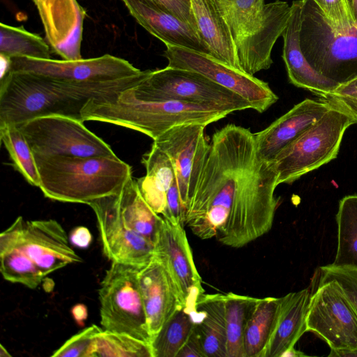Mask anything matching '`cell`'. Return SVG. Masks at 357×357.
<instances>
[{
  "mask_svg": "<svg viewBox=\"0 0 357 357\" xmlns=\"http://www.w3.org/2000/svg\"><path fill=\"white\" fill-rule=\"evenodd\" d=\"M278 174L258 153L249 128L227 124L217 130L190 198L184 225L201 239L242 248L272 227L278 199Z\"/></svg>",
  "mask_w": 357,
  "mask_h": 357,
  "instance_id": "1",
  "label": "cell"
},
{
  "mask_svg": "<svg viewBox=\"0 0 357 357\" xmlns=\"http://www.w3.org/2000/svg\"><path fill=\"white\" fill-rule=\"evenodd\" d=\"M100 84H74L22 72L0 79V126H18L35 118L60 115L82 120V110L93 98H109L130 89L151 73Z\"/></svg>",
  "mask_w": 357,
  "mask_h": 357,
  "instance_id": "2",
  "label": "cell"
},
{
  "mask_svg": "<svg viewBox=\"0 0 357 357\" xmlns=\"http://www.w3.org/2000/svg\"><path fill=\"white\" fill-rule=\"evenodd\" d=\"M39 188L46 197L88 204L114 194L132 177V167L117 155L77 157L34 155Z\"/></svg>",
  "mask_w": 357,
  "mask_h": 357,
  "instance_id": "3",
  "label": "cell"
},
{
  "mask_svg": "<svg viewBox=\"0 0 357 357\" xmlns=\"http://www.w3.org/2000/svg\"><path fill=\"white\" fill-rule=\"evenodd\" d=\"M228 114L213 107L190 102L143 101L126 90L109 98L91 99L82 110L84 121L114 124L142 132L153 140L173 127L190 123L208 126Z\"/></svg>",
  "mask_w": 357,
  "mask_h": 357,
  "instance_id": "4",
  "label": "cell"
},
{
  "mask_svg": "<svg viewBox=\"0 0 357 357\" xmlns=\"http://www.w3.org/2000/svg\"><path fill=\"white\" fill-rule=\"evenodd\" d=\"M234 40L241 70L251 75L268 69L273 47L284 31L291 8L277 0H213Z\"/></svg>",
  "mask_w": 357,
  "mask_h": 357,
  "instance_id": "5",
  "label": "cell"
},
{
  "mask_svg": "<svg viewBox=\"0 0 357 357\" xmlns=\"http://www.w3.org/2000/svg\"><path fill=\"white\" fill-rule=\"evenodd\" d=\"M330 104L318 121L270 162L278 174V185L291 184L337 157L344 133L357 123V117L341 106Z\"/></svg>",
  "mask_w": 357,
  "mask_h": 357,
  "instance_id": "6",
  "label": "cell"
},
{
  "mask_svg": "<svg viewBox=\"0 0 357 357\" xmlns=\"http://www.w3.org/2000/svg\"><path fill=\"white\" fill-rule=\"evenodd\" d=\"M300 45L310 65L340 84L357 77V29L335 31L312 0H302Z\"/></svg>",
  "mask_w": 357,
  "mask_h": 357,
  "instance_id": "7",
  "label": "cell"
},
{
  "mask_svg": "<svg viewBox=\"0 0 357 357\" xmlns=\"http://www.w3.org/2000/svg\"><path fill=\"white\" fill-rule=\"evenodd\" d=\"M126 93L143 101L176 100L213 107L232 113L251 109L236 93L188 70L167 66L150 75Z\"/></svg>",
  "mask_w": 357,
  "mask_h": 357,
  "instance_id": "8",
  "label": "cell"
},
{
  "mask_svg": "<svg viewBox=\"0 0 357 357\" xmlns=\"http://www.w3.org/2000/svg\"><path fill=\"white\" fill-rule=\"evenodd\" d=\"M139 268L112 262L98 290L100 324L104 330L150 344L152 336L138 281Z\"/></svg>",
  "mask_w": 357,
  "mask_h": 357,
  "instance_id": "9",
  "label": "cell"
},
{
  "mask_svg": "<svg viewBox=\"0 0 357 357\" xmlns=\"http://www.w3.org/2000/svg\"><path fill=\"white\" fill-rule=\"evenodd\" d=\"M33 155L98 157L116 155L84 121L60 115L35 118L17 126Z\"/></svg>",
  "mask_w": 357,
  "mask_h": 357,
  "instance_id": "10",
  "label": "cell"
},
{
  "mask_svg": "<svg viewBox=\"0 0 357 357\" xmlns=\"http://www.w3.org/2000/svg\"><path fill=\"white\" fill-rule=\"evenodd\" d=\"M163 56L168 66L198 73L245 99L251 109L266 111L278 100L268 84L235 69L212 56L188 48L166 45Z\"/></svg>",
  "mask_w": 357,
  "mask_h": 357,
  "instance_id": "11",
  "label": "cell"
},
{
  "mask_svg": "<svg viewBox=\"0 0 357 357\" xmlns=\"http://www.w3.org/2000/svg\"><path fill=\"white\" fill-rule=\"evenodd\" d=\"M319 279L310 299L307 331L321 337L331 349H357V315L349 300L335 280Z\"/></svg>",
  "mask_w": 357,
  "mask_h": 357,
  "instance_id": "12",
  "label": "cell"
},
{
  "mask_svg": "<svg viewBox=\"0 0 357 357\" xmlns=\"http://www.w3.org/2000/svg\"><path fill=\"white\" fill-rule=\"evenodd\" d=\"M128 61L110 54L75 61L11 58L9 72L38 75L74 84H100L120 81L144 73Z\"/></svg>",
  "mask_w": 357,
  "mask_h": 357,
  "instance_id": "13",
  "label": "cell"
},
{
  "mask_svg": "<svg viewBox=\"0 0 357 357\" xmlns=\"http://www.w3.org/2000/svg\"><path fill=\"white\" fill-rule=\"evenodd\" d=\"M1 233L29 257L45 277L82 261L70 246L63 227L54 219L28 221L19 216Z\"/></svg>",
  "mask_w": 357,
  "mask_h": 357,
  "instance_id": "14",
  "label": "cell"
},
{
  "mask_svg": "<svg viewBox=\"0 0 357 357\" xmlns=\"http://www.w3.org/2000/svg\"><path fill=\"white\" fill-rule=\"evenodd\" d=\"M206 126L199 123L175 126L153 140L173 165L180 199L185 211L211 149Z\"/></svg>",
  "mask_w": 357,
  "mask_h": 357,
  "instance_id": "15",
  "label": "cell"
},
{
  "mask_svg": "<svg viewBox=\"0 0 357 357\" xmlns=\"http://www.w3.org/2000/svg\"><path fill=\"white\" fill-rule=\"evenodd\" d=\"M87 205L96 214L102 251L111 262L141 268L151 260L154 243L125 225L116 193L93 200Z\"/></svg>",
  "mask_w": 357,
  "mask_h": 357,
  "instance_id": "16",
  "label": "cell"
},
{
  "mask_svg": "<svg viewBox=\"0 0 357 357\" xmlns=\"http://www.w3.org/2000/svg\"><path fill=\"white\" fill-rule=\"evenodd\" d=\"M154 244V255L173 278L185 304L195 309L196 302L204 289L183 225L163 218Z\"/></svg>",
  "mask_w": 357,
  "mask_h": 357,
  "instance_id": "17",
  "label": "cell"
},
{
  "mask_svg": "<svg viewBox=\"0 0 357 357\" xmlns=\"http://www.w3.org/2000/svg\"><path fill=\"white\" fill-rule=\"evenodd\" d=\"M42 21L45 39L63 60L82 59L86 12L77 0H32Z\"/></svg>",
  "mask_w": 357,
  "mask_h": 357,
  "instance_id": "18",
  "label": "cell"
},
{
  "mask_svg": "<svg viewBox=\"0 0 357 357\" xmlns=\"http://www.w3.org/2000/svg\"><path fill=\"white\" fill-rule=\"evenodd\" d=\"M331 107L329 102L321 99H305L267 128L255 133L259 158L271 162L282 150L318 121Z\"/></svg>",
  "mask_w": 357,
  "mask_h": 357,
  "instance_id": "19",
  "label": "cell"
},
{
  "mask_svg": "<svg viewBox=\"0 0 357 357\" xmlns=\"http://www.w3.org/2000/svg\"><path fill=\"white\" fill-rule=\"evenodd\" d=\"M138 281L151 336L185 304L173 278L153 255L138 270Z\"/></svg>",
  "mask_w": 357,
  "mask_h": 357,
  "instance_id": "20",
  "label": "cell"
},
{
  "mask_svg": "<svg viewBox=\"0 0 357 357\" xmlns=\"http://www.w3.org/2000/svg\"><path fill=\"white\" fill-rule=\"evenodd\" d=\"M131 15L165 45L188 48L210 55L197 31L155 0H122Z\"/></svg>",
  "mask_w": 357,
  "mask_h": 357,
  "instance_id": "21",
  "label": "cell"
},
{
  "mask_svg": "<svg viewBox=\"0 0 357 357\" xmlns=\"http://www.w3.org/2000/svg\"><path fill=\"white\" fill-rule=\"evenodd\" d=\"M302 4L303 1L298 0L291 5V15L282 35L284 41L282 59L292 84L322 98L339 84L317 72L302 52L300 45Z\"/></svg>",
  "mask_w": 357,
  "mask_h": 357,
  "instance_id": "22",
  "label": "cell"
},
{
  "mask_svg": "<svg viewBox=\"0 0 357 357\" xmlns=\"http://www.w3.org/2000/svg\"><path fill=\"white\" fill-rule=\"evenodd\" d=\"M309 288L282 297L278 318L261 357H281L307 331Z\"/></svg>",
  "mask_w": 357,
  "mask_h": 357,
  "instance_id": "23",
  "label": "cell"
},
{
  "mask_svg": "<svg viewBox=\"0 0 357 357\" xmlns=\"http://www.w3.org/2000/svg\"><path fill=\"white\" fill-rule=\"evenodd\" d=\"M190 3L198 34L210 55L243 71L229 29L214 1L190 0Z\"/></svg>",
  "mask_w": 357,
  "mask_h": 357,
  "instance_id": "24",
  "label": "cell"
},
{
  "mask_svg": "<svg viewBox=\"0 0 357 357\" xmlns=\"http://www.w3.org/2000/svg\"><path fill=\"white\" fill-rule=\"evenodd\" d=\"M195 310V327L206 357H227L225 294H201Z\"/></svg>",
  "mask_w": 357,
  "mask_h": 357,
  "instance_id": "25",
  "label": "cell"
},
{
  "mask_svg": "<svg viewBox=\"0 0 357 357\" xmlns=\"http://www.w3.org/2000/svg\"><path fill=\"white\" fill-rule=\"evenodd\" d=\"M142 162L146 173L136 179L138 188L148 204L162 216L166 208L167 192L176 179L173 165L168 155L153 143L142 155Z\"/></svg>",
  "mask_w": 357,
  "mask_h": 357,
  "instance_id": "26",
  "label": "cell"
},
{
  "mask_svg": "<svg viewBox=\"0 0 357 357\" xmlns=\"http://www.w3.org/2000/svg\"><path fill=\"white\" fill-rule=\"evenodd\" d=\"M116 196L125 225L155 243L163 218L145 201L137 180L130 177L116 192Z\"/></svg>",
  "mask_w": 357,
  "mask_h": 357,
  "instance_id": "27",
  "label": "cell"
},
{
  "mask_svg": "<svg viewBox=\"0 0 357 357\" xmlns=\"http://www.w3.org/2000/svg\"><path fill=\"white\" fill-rule=\"evenodd\" d=\"M196 310L184 305L152 336L153 357H176L196 324Z\"/></svg>",
  "mask_w": 357,
  "mask_h": 357,
  "instance_id": "28",
  "label": "cell"
},
{
  "mask_svg": "<svg viewBox=\"0 0 357 357\" xmlns=\"http://www.w3.org/2000/svg\"><path fill=\"white\" fill-rule=\"evenodd\" d=\"M282 297L259 298L244 336L245 357H261L273 331Z\"/></svg>",
  "mask_w": 357,
  "mask_h": 357,
  "instance_id": "29",
  "label": "cell"
},
{
  "mask_svg": "<svg viewBox=\"0 0 357 357\" xmlns=\"http://www.w3.org/2000/svg\"><path fill=\"white\" fill-rule=\"evenodd\" d=\"M336 220L337 248L331 265L357 270V195H347L340 201Z\"/></svg>",
  "mask_w": 357,
  "mask_h": 357,
  "instance_id": "30",
  "label": "cell"
},
{
  "mask_svg": "<svg viewBox=\"0 0 357 357\" xmlns=\"http://www.w3.org/2000/svg\"><path fill=\"white\" fill-rule=\"evenodd\" d=\"M225 294L227 357H245V332L259 298L233 292Z\"/></svg>",
  "mask_w": 357,
  "mask_h": 357,
  "instance_id": "31",
  "label": "cell"
},
{
  "mask_svg": "<svg viewBox=\"0 0 357 357\" xmlns=\"http://www.w3.org/2000/svg\"><path fill=\"white\" fill-rule=\"evenodd\" d=\"M0 271L6 280L31 289L38 287L45 278L29 257L2 233L0 234Z\"/></svg>",
  "mask_w": 357,
  "mask_h": 357,
  "instance_id": "32",
  "label": "cell"
},
{
  "mask_svg": "<svg viewBox=\"0 0 357 357\" xmlns=\"http://www.w3.org/2000/svg\"><path fill=\"white\" fill-rule=\"evenodd\" d=\"M0 54L9 58L52 59L50 46L39 35L26 31L23 26H13L2 22Z\"/></svg>",
  "mask_w": 357,
  "mask_h": 357,
  "instance_id": "33",
  "label": "cell"
},
{
  "mask_svg": "<svg viewBox=\"0 0 357 357\" xmlns=\"http://www.w3.org/2000/svg\"><path fill=\"white\" fill-rule=\"evenodd\" d=\"M87 357H153L150 344L126 333L102 329L94 337Z\"/></svg>",
  "mask_w": 357,
  "mask_h": 357,
  "instance_id": "34",
  "label": "cell"
},
{
  "mask_svg": "<svg viewBox=\"0 0 357 357\" xmlns=\"http://www.w3.org/2000/svg\"><path fill=\"white\" fill-rule=\"evenodd\" d=\"M0 139L9 154L15 169L29 184L39 188L40 179L34 155L19 128L12 124L0 126Z\"/></svg>",
  "mask_w": 357,
  "mask_h": 357,
  "instance_id": "35",
  "label": "cell"
},
{
  "mask_svg": "<svg viewBox=\"0 0 357 357\" xmlns=\"http://www.w3.org/2000/svg\"><path fill=\"white\" fill-rule=\"evenodd\" d=\"M312 1L335 31L347 33L357 29V25L351 15L346 0Z\"/></svg>",
  "mask_w": 357,
  "mask_h": 357,
  "instance_id": "36",
  "label": "cell"
},
{
  "mask_svg": "<svg viewBox=\"0 0 357 357\" xmlns=\"http://www.w3.org/2000/svg\"><path fill=\"white\" fill-rule=\"evenodd\" d=\"M102 329L95 324L85 328L68 339L51 356L87 357L94 337Z\"/></svg>",
  "mask_w": 357,
  "mask_h": 357,
  "instance_id": "37",
  "label": "cell"
},
{
  "mask_svg": "<svg viewBox=\"0 0 357 357\" xmlns=\"http://www.w3.org/2000/svg\"><path fill=\"white\" fill-rule=\"evenodd\" d=\"M322 278L335 280L349 300L357 315V270L331 264L320 267Z\"/></svg>",
  "mask_w": 357,
  "mask_h": 357,
  "instance_id": "38",
  "label": "cell"
},
{
  "mask_svg": "<svg viewBox=\"0 0 357 357\" xmlns=\"http://www.w3.org/2000/svg\"><path fill=\"white\" fill-rule=\"evenodd\" d=\"M320 99L341 106L357 117V77L340 84L335 90Z\"/></svg>",
  "mask_w": 357,
  "mask_h": 357,
  "instance_id": "39",
  "label": "cell"
},
{
  "mask_svg": "<svg viewBox=\"0 0 357 357\" xmlns=\"http://www.w3.org/2000/svg\"><path fill=\"white\" fill-rule=\"evenodd\" d=\"M185 214L175 179L167 192L166 208L162 216L172 223L184 225Z\"/></svg>",
  "mask_w": 357,
  "mask_h": 357,
  "instance_id": "40",
  "label": "cell"
},
{
  "mask_svg": "<svg viewBox=\"0 0 357 357\" xmlns=\"http://www.w3.org/2000/svg\"><path fill=\"white\" fill-rule=\"evenodd\" d=\"M162 5L178 18L190 24L198 33L193 16L190 0H155Z\"/></svg>",
  "mask_w": 357,
  "mask_h": 357,
  "instance_id": "41",
  "label": "cell"
},
{
  "mask_svg": "<svg viewBox=\"0 0 357 357\" xmlns=\"http://www.w3.org/2000/svg\"><path fill=\"white\" fill-rule=\"evenodd\" d=\"M206 357L198 332L195 328L176 357Z\"/></svg>",
  "mask_w": 357,
  "mask_h": 357,
  "instance_id": "42",
  "label": "cell"
},
{
  "mask_svg": "<svg viewBox=\"0 0 357 357\" xmlns=\"http://www.w3.org/2000/svg\"><path fill=\"white\" fill-rule=\"evenodd\" d=\"M69 239L74 246L85 249L91 245L92 235L87 227L79 226L71 231Z\"/></svg>",
  "mask_w": 357,
  "mask_h": 357,
  "instance_id": "43",
  "label": "cell"
},
{
  "mask_svg": "<svg viewBox=\"0 0 357 357\" xmlns=\"http://www.w3.org/2000/svg\"><path fill=\"white\" fill-rule=\"evenodd\" d=\"M72 314L78 324H82L86 319L87 310L82 304H78L72 309Z\"/></svg>",
  "mask_w": 357,
  "mask_h": 357,
  "instance_id": "44",
  "label": "cell"
},
{
  "mask_svg": "<svg viewBox=\"0 0 357 357\" xmlns=\"http://www.w3.org/2000/svg\"><path fill=\"white\" fill-rule=\"evenodd\" d=\"M329 357H357V349H331Z\"/></svg>",
  "mask_w": 357,
  "mask_h": 357,
  "instance_id": "45",
  "label": "cell"
},
{
  "mask_svg": "<svg viewBox=\"0 0 357 357\" xmlns=\"http://www.w3.org/2000/svg\"><path fill=\"white\" fill-rule=\"evenodd\" d=\"M1 78L6 76L10 71L11 58L0 54Z\"/></svg>",
  "mask_w": 357,
  "mask_h": 357,
  "instance_id": "46",
  "label": "cell"
},
{
  "mask_svg": "<svg viewBox=\"0 0 357 357\" xmlns=\"http://www.w3.org/2000/svg\"><path fill=\"white\" fill-rule=\"evenodd\" d=\"M351 15L357 25V0H346Z\"/></svg>",
  "mask_w": 357,
  "mask_h": 357,
  "instance_id": "47",
  "label": "cell"
},
{
  "mask_svg": "<svg viewBox=\"0 0 357 357\" xmlns=\"http://www.w3.org/2000/svg\"><path fill=\"white\" fill-rule=\"evenodd\" d=\"M306 356L303 352L296 350L294 347H292L285 351L281 357H304Z\"/></svg>",
  "mask_w": 357,
  "mask_h": 357,
  "instance_id": "48",
  "label": "cell"
},
{
  "mask_svg": "<svg viewBox=\"0 0 357 357\" xmlns=\"http://www.w3.org/2000/svg\"><path fill=\"white\" fill-rule=\"evenodd\" d=\"M0 349V356H10V354L8 352V351L4 348V347L1 344Z\"/></svg>",
  "mask_w": 357,
  "mask_h": 357,
  "instance_id": "49",
  "label": "cell"
}]
</instances>
